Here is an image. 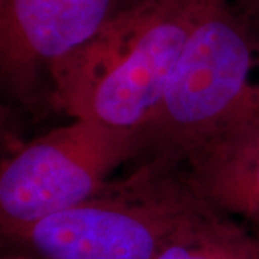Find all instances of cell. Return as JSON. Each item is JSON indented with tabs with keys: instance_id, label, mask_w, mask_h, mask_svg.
<instances>
[{
	"instance_id": "3957f363",
	"label": "cell",
	"mask_w": 259,
	"mask_h": 259,
	"mask_svg": "<svg viewBox=\"0 0 259 259\" xmlns=\"http://www.w3.org/2000/svg\"><path fill=\"white\" fill-rule=\"evenodd\" d=\"M179 171L176 163L154 157L91 199L8 238L45 259H156L177 232L210 207Z\"/></svg>"
},
{
	"instance_id": "ba28073f",
	"label": "cell",
	"mask_w": 259,
	"mask_h": 259,
	"mask_svg": "<svg viewBox=\"0 0 259 259\" xmlns=\"http://www.w3.org/2000/svg\"><path fill=\"white\" fill-rule=\"evenodd\" d=\"M241 9L246 16L259 23V0H239Z\"/></svg>"
},
{
	"instance_id": "9c48e42d",
	"label": "cell",
	"mask_w": 259,
	"mask_h": 259,
	"mask_svg": "<svg viewBox=\"0 0 259 259\" xmlns=\"http://www.w3.org/2000/svg\"><path fill=\"white\" fill-rule=\"evenodd\" d=\"M3 259H45V258H40V256H26V255H13V256H6V258Z\"/></svg>"
},
{
	"instance_id": "5b68a950",
	"label": "cell",
	"mask_w": 259,
	"mask_h": 259,
	"mask_svg": "<svg viewBox=\"0 0 259 259\" xmlns=\"http://www.w3.org/2000/svg\"><path fill=\"white\" fill-rule=\"evenodd\" d=\"M136 0H0V72L28 100L42 68L64 58Z\"/></svg>"
},
{
	"instance_id": "6da1fadb",
	"label": "cell",
	"mask_w": 259,
	"mask_h": 259,
	"mask_svg": "<svg viewBox=\"0 0 259 259\" xmlns=\"http://www.w3.org/2000/svg\"><path fill=\"white\" fill-rule=\"evenodd\" d=\"M209 0H136L48 66L55 104L72 118L143 130Z\"/></svg>"
},
{
	"instance_id": "8992f818",
	"label": "cell",
	"mask_w": 259,
	"mask_h": 259,
	"mask_svg": "<svg viewBox=\"0 0 259 259\" xmlns=\"http://www.w3.org/2000/svg\"><path fill=\"white\" fill-rule=\"evenodd\" d=\"M204 203L246 222L259 236V118L199 141L177 158Z\"/></svg>"
},
{
	"instance_id": "30bf717a",
	"label": "cell",
	"mask_w": 259,
	"mask_h": 259,
	"mask_svg": "<svg viewBox=\"0 0 259 259\" xmlns=\"http://www.w3.org/2000/svg\"><path fill=\"white\" fill-rule=\"evenodd\" d=\"M249 259H256V239H255V246H253V253Z\"/></svg>"
},
{
	"instance_id": "7a4b0ae2",
	"label": "cell",
	"mask_w": 259,
	"mask_h": 259,
	"mask_svg": "<svg viewBox=\"0 0 259 259\" xmlns=\"http://www.w3.org/2000/svg\"><path fill=\"white\" fill-rule=\"evenodd\" d=\"M259 118V23L228 0H209L153 120L156 157L176 163L199 141Z\"/></svg>"
},
{
	"instance_id": "8fae6325",
	"label": "cell",
	"mask_w": 259,
	"mask_h": 259,
	"mask_svg": "<svg viewBox=\"0 0 259 259\" xmlns=\"http://www.w3.org/2000/svg\"><path fill=\"white\" fill-rule=\"evenodd\" d=\"M256 259H259V236H256Z\"/></svg>"
},
{
	"instance_id": "52a82bcc",
	"label": "cell",
	"mask_w": 259,
	"mask_h": 259,
	"mask_svg": "<svg viewBox=\"0 0 259 259\" xmlns=\"http://www.w3.org/2000/svg\"><path fill=\"white\" fill-rule=\"evenodd\" d=\"M256 235L209 207L167 242L156 259H249Z\"/></svg>"
},
{
	"instance_id": "277c9868",
	"label": "cell",
	"mask_w": 259,
	"mask_h": 259,
	"mask_svg": "<svg viewBox=\"0 0 259 259\" xmlns=\"http://www.w3.org/2000/svg\"><path fill=\"white\" fill-rule=\"evenodd\" d=\"M144 147L143 130L83 118L32 140L2 164V232L9 236L91 199Z\"/></svg>"
}]
</instances>
